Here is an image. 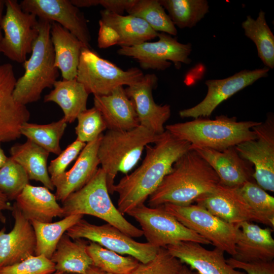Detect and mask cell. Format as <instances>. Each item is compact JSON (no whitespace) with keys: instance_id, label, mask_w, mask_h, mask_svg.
Wrapping results in <instances>:
<instances>
[{"instance_id":"6da1fadb","label":"cell","mask_w":274,"mask_h":274,"mask_svg":"<svg viewBox=\"0 0 274 274\" xmlns=\"http://www.w3.org/2000/svg\"><path fill=\"white\" fill-rule=\"evenodd\" d=\"M190 146L166 130L153 146L146 145V156L141 165L114 186V192L119 195V211L124 215L144 204L170 172L174 163L190 150Z\"/></svg>"},{"instance_id":"7a4b0ae2","label":"cell","mask_w":274,"mask_h":274,"mask_svg":"<svg viewBox=\"0 0 274 274\" xmlns=\"http://www.w3.org/2000/svg\"><path fill=\"white\" fill-rule=\"evenodd\" d=\"M219 184V177L212 167L195 151L190 150L174 163L148 197V204L150 207L166 203L189 205Z\"/></svg>"},{"instance_id":"3957f363","label":"cell","mask_w":274,"mask_h":274,"mask_svg":"<svg viewBox=\"0 0 274 274\" xmlns=\"http://www.w3.org/2000/svg\"><path fill=\"white\" fill-rule=\"evenodd\" d=\"M260 122L237 121L236 117L218 116L214 119L195 118L165 126V130L178 139L189 142L190 149L208 148L222 151L256 139L252 128Z\"/></svg>"},{"instance_id":"277c9868","label":"cell","mask_w":274,"mask_h":274,"mask_svg":"<svg viewBox=\"0 0 274 274\" xmlns=\"http://www.w3.org/2000/svg\"><path fill=\"white\" fill-rule=\"evenodd\" d=\"M51 23L38 19V36L30 57L23 63L24 73L16 80L13 91L14 99L20 104L26 106L39 100L43 91L52 88L59 76L50 37Z\"/></svg>"},{"instance_id":"5b68a950","label":"cell","mask_w":274,"mask_h":274,"mask_svg":"<svg viewBox=\"0 0 274 274\" xmlns=\"http://www.w3.org/2000/svg\"><path fill=\"white\" fill-rule=\"evenodd\" d=\"M161 135L140 125L129 130H108L103 135L97 155L106 175L110 194L114 193V179L118 173L130 172L138 163L146 146L154 144Z\"/></svg>"},{"instance_id":"8992f818","label":"cell","mask_w":274,"mask_h":274,"mask_svg":"<svg viewBox=\"0 0 274 274\" xmlns=\"http://www.w3.org/2000/svg\"><path fill=\"white\" fill-rule=\"evenodd\" d=\"M63 217L88 215L97 217L131 237L143 235L141 229L128 222L114 206L109 192L106 175L98 168L92 179L82 188L62 202Z\"/></svg>"},{"instance_id":"52a82bcc","label":"cell","mask_w":274,"mask_h":274,"mask_svg":"<svg viewBox=\"0 0 274 274\" xmlns=\"http://www.w3.org/2000/svg\"><path fill=\"white\" fill-rule=\"evenodd\" d=\"M144 75L137 67L123 70L100 57L90 48L84 47L81 51L76 79L89 94L105 95L117 87L129 86L138 82Z\"/></svg>"},{"instance_id":"ba28073f","label":"cell","mask_w":274,"mask_h":274,"mask_svg":"<svg viewBox=\"0 0 274 274\" xmlns=\"http://www.w3.org/2000/svg\"><path fill=\"white\" fill-rule=\"evenodd\" d=\"M127 214L139 223L147 243L156 248H166L181 242L211 244L208 239L182 224L163 206L150 207L143 204Z\"/></svg>"},{"instance_id":"9c48e42d","label":"cell","mask_w":274,"mask_h":274,"mask_svg":"<svg viewBox=\"0 0 274 274\" xmlns=\"http://www.w3.org/2000/svg\"><path fill=\"white\" fill-rule=\"evenodd\" d=\"M163 206L182 224L208 239L216 248L231 257L235 255L238 225L224 221L197 204L166 203Z\"/></svg>"},{"instance_id":"30bf717a","label":"cell","mask_w":274,"mask_h":274,"mask_svg":"<svg viewBox=\"0 0 274 274\" xmlns=\"http://www.w3.org/2000/svg\"><path fill=\"white\" fill-rule=\"evenodd\" d=\"M5 7L1 21L4 31L1 52L9 59L23 63L38 36V17L24 12L16 0H5Z\"/></svg>"},{"instance_id":"8fae6325","label":"cell","mask_w":274,"mask_h":274,"mask_svg":"<svg viewBox=\"0 0 274 274\" xmlns=\"http://www.w3.org/2000/svg\"><path fill=\"white\" fill-rule=\"evenodd\" d=\"M65 233L72 239H87L121 255L131 256L143 263L151 260L159 249L148 243L135 241L109 223L97 225L83 218L68 229Z\"/></svg>"},{"instance_id":"7c38bea8","label":"cell","mask_w":274,"mask_h":274,"mask_svg":"<svg viewBox=\"0 0 274 274\" xmlns=\"http://www.w3.org/2000/svg\"><path fill=\"white\" fill-rule=\"evenodd\" d=\"M158 40L145 42L130 47H120L117 53L130 57L136 60L144 70L164 71L172 65V62L177 68L182 63L189 64L192 51L190 43L182 44L171 35L158 32Z\"/></svg>"},{"instance_id":"4fadbf2b","label":"cell","mask_w":274,"mask_h":274,"mask_svg":"<svg viewBox=\"0 0 274 274\" xmlns=\"http://www.w3.org/2000/svg\"><path fill=\"white\" fill-rule=\"evenodd\" d=\"M252 129L256 139L235 146L239 155L254 166L253 178L264 190L274 191V117L269 113L264 122Z\"/></svg>"},{"instance_id":"5bb4252c","label":"cell","mask_w":274,"mask_h":274,"mask_svg":"<svg viewBox=\"0 0 274 274\" xmlns=\"http://www.w3.org/2000/svg\"><path fill=\"white\" fill-rule=\"evenodd\" d=\"M97 45L101 49L116 45L130 47L157 38L144 20L134 16L123 15L102 10L100 12Z\"/></svg>"},{"instance_id":"9a60e30c","label":"cell","mask_w":274,"mask_h":274,"mask_svg":"<svg viewBox=\"0 0 274 274\" xmlns=\"http://www.w3.org/2000/svg\"><path fill=\"white\" fill-rule=\"evenodd\" d=\"M269 71L265 66L254 70H244L226 78L206 80L208 91L205 97L196 106L180 111V116L194 119L209 117L221 102L258 80L267 77Z\"/></svg>"},{"instance_id":"2e32d148","label":"cell","mask_w":274,"mask_h":274,"mask_svg":"<svg viewBox=\"0 0 274 274\" xmlns=\"http://www.w3.org/2000/svg\"><path fill=\"white\" fill-rule=\"evenodd\" d=\"M19 3L24 12L59 24L90 48L91 38L87 21L71 0H23Z\"/></svg>"},{"instance_id":"e0dca14e","label":"cell","mask_w":274,"mask_h":274,"mask_svg":"<svg viewBox=\"0 0 274 274\" xmlns=\"http://www.w3.org/2000/svg\"><path fill=\"white\" fill-rule=\"evenodd\" d=\"M195 202L230 224L238 225L245 221H256L266 225L264 220L248 204L239 188L219 184L213 191L201 195Z\"/></svg>"},{"instance_id":"ac0fdd59","label":"cell","mask_w":274,"mask_h":274,"mask_svg":"<svg viewBox=\"0 0 274 274\" xmlns=\"http://www.w3.org/2000/svg\"><path fill=\"white\" fill-rule=\"evenodd\" d=\"M157 83L155 74H146L125 91L134 105L140 125L160 135L165 131L164 124L170 116L171 109L169 105H158L155 102L152 90Z\"/></svg>"},{"instance_id":"d6986e66","label":"cell","mask_w":274,"mask_h":274,"mask_svg":"<svg viewBox=\"0 0 274 274\" xmlns=\"http://www.w3.org/2000/svg\"><path fill=\"white\" fill-rule=\"evenodd\" d=\"M16 79L10 63L0 65V142H9L21 135L20 129L28 122L30 112L13 97Z\"/></svg>"},{"instance_id":"ffe728a7","label":"cell","mask_w":274,"mask_h":274,"mask_svg":"<svg viewBox=\"0 0 274 274\" xmlns=\"http://www.w3.org/2000/svg\"><path fill=\"white\" fill-rule=\"evenodd\" d=\"M12 215L14 219L12 229L6 233L0 230V267L20 262L35 255L36 237L33 228L14 202Z\"/></svg>"},{"instance_id":"44dd1931","label":"cell","mask_w":274,"mask_h":274,"mask_svg":"<svg viewBox=\"0 0 274 274\" xmlns=\"http://www.w3.org/2000/svg\"><path fill=\"white\" fill-rule=\"evenodd\" d=\"M190 150L195 151L212 167L221 185L239 188L246 182L253 181V165L239 155L235 146L222 151L202 147Z\"/></svg>"},{"instance_id":"7402d4cb","label":"cell","mask_w":274,"mask_h":274,"mask_svg":"<svg viewBox=\"0 0 274 274\" xmlns=\"http://www.w3.org/2000/svg\"><path fill=\"white\" fill-rule=\"evenodd\" d=\"M169 253L199 274H247L226 262L222 250H208L193 242H181L166 247Z\"/></svg>"},{"instance_id":"603a6c76","label":"cell","mask_w":274,"mask_h":274,"mask_svg":"<svg viewBox=\"0 0 274 274\" xmlns=\"http://www.w3.org/2000/svg\"><path fill=\"white\" fill-rule=\"evenodd\" d=\"M102 133L83 148L73 167L52 179L57 200L63 201L72 193L85 185L94 176L100 164L97 152Z\"/></svg>"},{"instance_id":"cb8c5ba5","label":"cell","mask_w":274,"mask_h":274,"mask_svg":"<svg viewBox=\"0 0 274 274\" xmlns=\"http://www.w3.org/2000/svg\"><path fill=\"white\" fill-rule=\"evenodd\" d=\"M238 226L235 254L231 257L245 262L273 260L274 239L270 228H261L249 221L243 222Z\"/></svg>"},{"instance_id":"d4e9b609","label":"cell","mask_w":274,"mask_h":274,"mask_svg":"<svg viewBox=\"0 0 274 274\" xmlns=\"http://www.w3.org/2000/svg\"><path fill=\"white\" fill-rule=\"evenodd\" d=\"M93 102L109 130L125 131L140 126L134 105L123 86L115 88L107 95H94Z\"/></svg>"},{"instance_id":"484cf974","label":"cell","mask_w":274,"mask_h":274,"mask_svg":"<svg viewBox=\"0 0 274 274\" xmlns=\"http://www.w3.org/2000/svg\"><path fill=\"white\" fill-rule=\"evenodd\" d=\"M15 200L17 207L29 221L49 223L55 217L63 218L62 207L55 194L45 186L28 184Z\"/></svg>"},{"instance_id":"4316f807","label":"cell","mask_w":274,"mask_h":274,"mask_svg":"<svg viewBox=\"0 0 274 274\" xmlns=\"http://www.w3.org/2000/svg\"><path fill=\"white\" fill-rule=\"evenodd\" d=\"M50 37L55 66L60 71L63 79L76 78L81 51L87 47L67 29L54 22L51 23Z\"/></svg>"},{"instance_id":"83f0119b","label":"cell","mask_w":274,"mask_h":274,"mask_svg":"<svg viewBox=\"0 0 274 274\" xmlns=\"http://www.w3.org/2000/svg\"><path fill=\"white\" fill-rule=\"evenodd\" d=\"M53 87V89L45 96L44 101L53 102L58 105L67 123L73 122L81 113L87 109L89 94L76 78L57 80Z\"/></svg>"},{"instance_id":"f1b7e54d","label":"cell","mask_w":274,"mask_h":274,"mask_svg":"<svg viewBox=\"0 0 274 274\" xmlns=\"http://www.w3.org/2000/svg\"><path fill=\"white\" fill-rule=\"evenodd\" d=\"M89 241L83 238L72 239L64 233L50 258L55 271L84 274L93 265L87 247Z\"/></svg>"},{"instance_id":"f546056e","label":"cell","mask_w":274,"mask_h":274,"mask_svg":"<svg viewBox=\"0 0 274 274\" xmlns=\"http://www.w3.org/2000/svg\"><path fill=\"white\" fill-rule=\"evenodd\" d=\"M10 153V157L23 168L29 180L40 182L50 190L54 189L48 170L49 152L27 139L23 144L11 147Z\"/></svg>"},{"instance_id":"4dcf8cb0","label":"cell","mask_w":274,"mask_h":274,"mask_svg":"<svg viewBox=\"0 0 274 274\" xmlns=\"http://www.w3.org/2000/svg\"><path fill=\"white\" fill-rule=\"evenodd\" d=\"M83 217L82 215H74L49 223L30 221L36 237L35 255H43L50 259L63 234Z\"/></svg>"},{"instance_id":"1f68e13d","label":"cell","mask_w":274,"mask_h":274,"mask_svg":"<svg viewBox=\"0 0 274 274\" xmlns=\"http://www.w3.org/2000/svg\"><path fill=\"white\" fill-rule=\"evenodd\" d=\"M242 26L245 36L255 44L258 55L269 68L274 67V36L268 25L264 11L260 10L256 19L247 16Z\"/></svg>"},{"instance_id":"d6a6232c","label":"cell","mask_w":274,"mask_h":274,"mask_svg":"<svg viewBox=\"0 0 274 274\" xmlns=\"http://www.w3.org/2000/svg\"><path fill=\"white\" fill-rule=\"evenodd\" d=\"M174 24L180 28H192L209 12L206 0H159Z\"/></svg>"},{"instance_id":"836d02e7","label":"cell","mask_w":274,"mask_h":274,"mask_svg":"<svg viewBox=\"0 0 274 274\" xmlns=\"http://www.w3.org/2000/svg\"><path fill=\"white\" fill-rule=\"evenodd\" d=\"M67 123L63 118L57 121L46 124L27 122L22 124L20 132L27 140L50 153L59 155L62 152L60 141L64 134Z\"/></svg>"},{"instance_id":"e575fe53","label":"cell","mask_w":274,"mask_h":274,"mask_svg":"<svg viewBox=\"0 0 274 274\" xmlns=\"http://www.w3.org/2000/svg\"><path fill=\"white\" fill-rule=\"evenodd\" d=\"M87 251L93 265L105 273L130 274L140 263L131 256H123L93 242L89 241Z\"/></svg>"},{"instance_id":"d590c367","label":"cell","mask_w":274,"mask_h":274,"mask_svg":"<svg viewBox=\"0 0 274 274\" xmlns=\"http://www.w3.org/2000/svg\"><path fill=\"white\" fill-rule=\"evenodd\" d=\"M146 21L155 31L176 36L178 31L159 0H135L126 11Z\"/></svg>"},{"instance_id":"8d00e7d4","label":"cell","mask_w":274,"mask_h":274,"mask_svg":"<svg viewBox=\"0 0 274 274\" xmlns=\"http://www.w3.org/2000/svg\"><path fill=\"white\" fill-rule=\"evenodd\" d=\"M239 191L252 209L273 228L274 197L253 181H248L239 188Z\"/></svg>"},{"instance_id":"74e56055","label":"cell","mask_w":274,"mask_h":274,"mask_svg":"<svg viewBox=\"0 0 274 274\" xmlns=\"http://www.w3.org/2000/svg\"><path fill=\"white\" fill-rule=\"evenodd\" d=\"M29 180L23 168L10 157L0 169V191L9 200H16Z\"/></svg>"},{"instance_id":"f35d334b","label":"cell","mask_w":274,"mask_h":274,"mask_svg":"<svg viewBox=\"0 0 274 274\" xmlns=\"http://www.w3.org/2000/svg\"><path fill=\"white\" fill-rule=\"evenodd\" d=\"M77 119L76 139L86 144L96 139L107 128L100 112L94 107L81 113Z\"/></svg>"},{"instance_id":"ab89813d","label":"cell","mask_w":274,"mask_h":274,"mask_svg":"<svg viewBox=\"0 0 274 274\" xmlns=\"http://www.w3.org/2000/svg\"><path fill=\"white\" fill-rule=\"evenodd\" d=\"M183 264L166 248H159L151 260L140 262L130 274H177Z\"/></svg>"},{"instance_id":"60d3db41","label":"cell","mask_w":274,"mask_h":274,"mask_svg":"<svg viewBox=\"0 0 274 274\" xmlns=\"http://www.w3.org/2000/svg\"><path fill=\"white\" fill-rule=\"evenodd\" d=\"M55 265L44 256L33 255L12 265L0 267V274H50Z\"/></svg>"},{"instance_id":"b9f144b4","label":"cell","mask_w":274,"mask_h":274,"mask_svg":"<svg viewBox=\"0 0 274 274\" xmlns=\"http://www.w3.org/2000/svg\"><path fill=\"white\" fill-rule=\"evenodd\" d=\"M86 144L76 139L62 151L57 158L52 160L48 166L51 179L56 178L65 172L67 167L76 158Z\"/></svg>"},{"instance_id":"7bdbcfd3","label":"cell","mask_w":274,"mask_h":274,"mask_svg":"<svg viewBox=\"0 0 274 274\" xmlns=\"http://www.w3.org/2000/svg\"><path fill=\"white\" fill-rule=\"evenodd\" d=\"M232 268L243 270L247 274H274L273 261L245 262L232 257L226 259Z\"/></svg>"},{"instance_id":"ee69618b","label":"cell","mask_w":274,"mask_h":274,"mask_svg":"<svg viewBox=\"0 0 274 274\" xmlns=\"http://www.w3.org/2000/svg\"><path fill=\"white\" fill-rule=\"evenodd\" d=\"M135 0H96L97 6L100 5L104 10L122 15L134 3Z\"/></svg>"},{"instance_id":"f6af8a7d","label":"cell","mask_w":274,"mask_h":274,"mask_svg":"<svg viewBox=\"0 0 274 274\" xmlns=\"http://www.w3.org/2000/svg\"><path fill=\"white\" fill-rule=\"evenodd\" d=\"M12 210V206L9 202L7 197L0 191V217L6 222V218L3 214L4 211H11Z\"/></svg>"},{"instance_id":"bcb514c9","label":"cell","mask_w":274,"mask_h":274,"mask_svg":"<svg viewBox=\"0 0 274 274\" xmlns=\"http://www.w3.org/2000/svg\"><path fill=\"white\" fill-rule=\"evenodd\" d=\"M177 274H199L196 271L190 268L187 265L183 264Z\"/></svg>"},{"instance_id":"7dc6e473","label":"cell","mask_w":274,"mask_h":274,"mask_svg":"<svg viewBox=\"0 0 274 274\" xmlns=\"http://www.w3.org/2000/svg\"><path fill=\"white\" fill-rule=\"evenodd\" d=\"M106 273L98 267L91 265L86 271L84 274H105Z\"/></svg>"},{"instance_id":"c3c4849f","label":"cell","mask_w":274,"mask_h":274,"mask_svg":"<svg viewBox=\"0 0 274 274\" xmlns=\"http://www.w3.org/2000/svg\"><path fill=\"white\" fill-rule=\"evenodd\" d=\"M1 143L0 142V169L4 165L8 159L1 146Z\"/></svg>"},{"instance_id":"681fc988","label":"cell","mask_w":274,"mask_h":274,"mask_svg":"<svg viewBox=\"0 0 274 274\" xmlns=\"http://www.w3.org/2000/svg\"><path fill=\"white\" fill-rule=\"evenodd\" d=\"M5 8V1L4 0H0V53L1 52V40L3 37V36L2 35L1 32V21L2 18V16L3 15V12Z\"/></svg>"},{"instance_id":"f907efd6","label":"cell","mask_w":274,"mask_h":274,"mask_svg":"<svg viewBox=\"0 0 274 274\" xmlns=\"http://www.w3.org/2000/svg\"><path fill=\"white\" fill-rule=\"evenodd\" d=\"M50 274H76V273H68L66 272L59 271H55L54 272Z\"/></svg>"},{"instance_id":"816d5d0a","label":"cell","mask_w":274,"mask_h":274,"mask_svg":"<svg viewBox=\"0 0 274 274\" xmlns=\"http://www.w3.org/2000/svg\"><path fill=\"white\" fill-rule=\"evenodd\" d=\"M0 221L5 223V222L3 220V219L0 217Z\"/></svg>"},{"instance_id":"f5cc1de1","label":"cell","mask_w":274,"mask_h":274,"mask_svg":"<svg viewBox=\"0 0 274 274\" xmlns=\"http://www.w3.org/2000/svg\"><path fill=\"white\" fill-rule=\"evenodd\" d=\"M105 274H111V273H106Z\"/></svg>"}]
</instances>
